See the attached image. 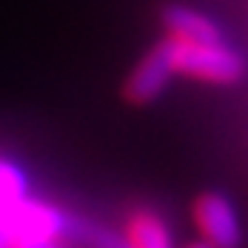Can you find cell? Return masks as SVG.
I'll return each mask as SVG.
<instances>
[{"instance_id":"8","label":"cell","mask_w":248,"mask_h":248,"mask_svg":"<svg viewBox=\"0 0 248 248\" xmlns=\"http://www.w3.org/2000/svg\"><path fill=\"white\" fill-rule=\"evenodd\" d=\"M26 197V177L23 171L9 163V160H0V208L15 202V200Z\"/></svg>"},{"instance_id":"7","label":"cell","mask_w":248,"mask_h":248,"mask_svg":"<svg viewBox=\"0 0 248 248\" xmlns=\"http://www.w3.org/2000/svg\"><path fill=\"white\" fill-rule=\"evenodd\" d=\"M66 240L80 243L83 248H128L123 237L114 234L111 228H103L92 220H80V217H72V214L66 220Z\"/></svg>"},{"instance_id":"3","label":"cell","mask_w":248,"mask_h":248,"mask_svg":"<svg viewBox=\"0 0 248 248\" xmlns=\"http://www.w3.org/2000/svg\"><path fill=\"white\" fill-rule=\"evenodd\" d=\"M194 223H197L205 246L211 248L243 246V228H240V220H237V211L217 191H205L194 200Z\"/></svg>"},{"instance_id":"9","label":"cell","mask_w":248,"mask_h":248,"mask_svg":"<svg viewBox=\"0 0 248 248\" xmlns=\"http://www.w3.org/2000/svg\"><path fill=\"white\" fill-rule=\"evenodd\" d=\"M9 248H69L60 240H37V237H6Z\"/></svg>"},{"instance_id":"10","label":"cell","mask_w":248,"mask_h":248,"mask_svg":"<svg viewBox=\"0 0 248 248\" xmlns=\"http://www.w3.org/2000/svg\"><path fill=\"white\" fill-rule=\"evenodd\" d=\"M0 248H9L6 246V234H3V231H0Z\"/></svg>"},{"instance_id":"1","label":"cell","mask_w":248,"mask_h":248,"mask_svg":"<svg viewBox=\"0 0 248 248\" xmlns=\"http://www.w3.org/2000/svg\"><path fill=\"white\" fill-rule=\"evenodd\" d=\"M169 40V57H171V69L180 75L208 80V83H237L246 63L234 49H228L225 43H188V40Z\"/></svg>"},{"instance_id":"5","label":"cell","mask_w":248,"mask_h":248,"mask_svg":"<svg viewBox=\"0 0 248 248\" xmlns=\"http://www.w3.org/2000/svg\"><path fill=\"white\" fill-rule=\"evenodd\" d=\"M163 26L169 31V37L177 40H188V43H223V31L214 20H208L205 15H200L188 6H166L163 9Z\"/></svg>"},{"instance_id":"11","label":"cell","mask_w":248,"mask_h":248,"mask_svg":"<svg viewBox=\"0 0 248 248\" xmlns=\"http://www.w3.org/2000/svg\"><path fill=\"white\" fill-rule=\"evenodd\" d=\"M188 248H211V246H205V243H194V246H188Z\"/></svg>"},{"instance_id":"6","label":"cell","mask_w":248,"mask_h":248,"mask_svg":"<svg viewBox=\"0 0 248 248\" xmlns=\"http://www.w3.org/2000/svg\"><path fill=\"white\" fill-rule=\"evenodd\" d=\"M123 240L128 248H174L169 225L163 223L160 214H154L149 208L128 214Z\"/></svg>"},{"instance_id":"2","label":"cell","mask_w":248,"mask_h":248,"mask_svg":"<svg viewBox=\"0 0 248 248\" xmlns=\"http://www.w3.org/2000/svg\"><path fill=\"white\" fill-rule=\"evenodd\" d=\"M69 214L40 200H15L0 208V231L6 237H37V240H66Z\"/></svg>"},{"instance_id":"4","label":"cell","mask_w":248,"mask_h":248,"mask_svg":"<svg viewBox=\"0 0 248 248\" xmlns=\"http://www.w3.org/2000/svg\"><path fill=\"white\" fill-rule=\"evenodd\" d=\"M174 69L171 57H169V40H160L154 49L137 63V69L125 80V100H131L134 106L151 103L163 94V89L169 86Z\"/></svg>"}]
</instances>
